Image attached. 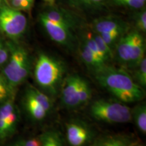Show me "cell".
Returning a JSON list of instances; mask_svg holds the SVG:
<instances>
[{
  "instance_id": "1",
  "label": "cell",
  "mask_w": 146,
  "mask_h": 146,
  "mask_svg": "<svg viewBox=\"0 0 146 146\" xmlns=\"http://www.w3.org/2000/svg\"><path fill=\"white\" fill-rule=\"evenodd\" d=\"M95 75L100 85L120 102H139L145 96L143 89L123 69L106 66L95 73Z\"/></svg>"
},
{
  "instance_id": "2",
  "label": "cell",
  "mask_w": 146,
  "mask_h": 146,
  "mask_svg": "<svg viewBox=\"0 0 146 146\" xmlns=\"http://www.w3.org/2000/svg\"><path fill=\"white\" fill-rule=\"evenodd\" d=\"M33 72L36 84L43 91L52 96L59 92L66 72V66L61 60L45 53H40Z\"/></svg>"
},
{
  "instance_id": "3",
  "label": "cell",
  "mask_w": 146,
  "mask_h": 146,
  "mask_svg": "<svg viewBox=\"0 0 146 146\" xmlns=\"http://www.w3.org/2000/svg\"><path fill=\"white\" fill-rule=\"evenodd\" d=\"M10 56L3 70L2 76L11 91L26 81L31 69V58L25 47L14 42H7Z\"/></svg>"
},
{
  "instance_id": "4",
  "label": "cell",
  "mask_w": 146,
  "mask_h": 146,
  "mask_svg": "<svg viewBox=\"0 0 146 146\" xmlns=\"http://www.w3.org/2000/svg\"><path fill=\"white\" fill-rule=\"evenodd\" d=\"M91 116L107 123H126L131 121V109L122 102L98 100L90 107Z\"/></svg>"
},
{
  "instance_id": "5",
  "label": "cell",
  "mask_w": 146,
  "mask_h": 146,
  "mask_svg": "<svg viewBox=\"0 0 146 146\" xmlns=\"http://www.w3.org/2000/svg\"><path fill=\"white\" fill-rule=\"evenodd\" d=\"M27 19L22 11L4 3L0 6V32L12 40L21 38L26 32Z\"/></svg>"
},
{
  "instance_id": "6",
  "label": "cell",
  "mask_w": 146,
  "mask_h": 146,
  "mask_svg": "<svg viewBox=\"0 0 146 146\" xmlns=\"http://www.w3.org/2000/svg\"><path fill=\"white\" fill-rule=\"evenodd\" d=\"M94 136L93 129L81 120H73L66 125V139L69 146H89Z\"/></svg>"
},
{
  "instance_id": "7",
  "label": "cell",
  "mask_w": 146,
  "mask_h": 146,
  "mask_svg": "<svg viewBox=\"0 0 146 146\" xmlns=\"http://www.w3.org/2000/svg\"><path fill=\"white\" fill-rule=\"evenodd\" d=\"M39 23L49 37L53 41L66 48L74 47L75 39L72 31L59 23H56L40 14Z\"/></svg>"
},
{
  "instance_id": "8",
  "label": "cell",
  "mask_w": 146,
  "mask_h": 146,
  "mask_svg": "<svg viewBox=\"0 0 146 146\" xmlns=\"http://www.w3.org/2000/svg\"><path fill=\"white\" fill-rule=\"evenodd\" d=\"M81 76L78 74H69L64 78L60 86V99L65 107L68 108L79 107L78 98V83Z\"/></svg>"
},
{
  "instance_id": "9",
  "label": "cell",
  "mask_w": 146,
  "mask_h": 146,
  "mask_svg": "<svg viewBox=\"0 0 146 146\" xmlns=\"http://www.w3.org/2000/svg\"><path fill=\"white\" fill-rule=\"evenodd\" d=\"M41 14L51 21L67 27L73 32L80 26V21L77 16L66 9L55 5H49Z\"/></svg>"
},
{
  "instance_id": "10",
  "label": "cell",
  "mask_w": 146,
  "mask_h": 146,
  "mask_svg": "<svg viewBox=\"0 0 146 146\" xmlns=\"http://www.w3.org/2000/svg\"><path fill=\"white\" fill-rule=\"evenodd\" d=\"M130 35V50L129 62L128 67L135 68L145 58V41L141 33L137 30L129 32Z\"/></svg>"
},
{
  "instance_id": "11",
  "label": "cell",
  "mask_w": 146,
  "mask_h": 146,
  "mask_svg": "<svg viewBox=\"0 0 146 146\" xmlns=\"http://www.w3.org/2000/svg\"><path fill=\"white\" fill-rule=\"evenodd\" d=\"M128 25L125 21L114 16L98 18L91 23L92 31L97 34L104 33L117 29L128 30Z\"/></svg>"
},
{
  "instance_id": "12",
  "label": "cell",
  "mask_w": 146,
  "mask_h": 146,
  "mask_svg": "<svg viewBox=\"0 0 146 146\" xmlns=\"http://www.w3.org/2000/svg\"><path fill=\"white\" fill-rule=\"evenodd\" d=\"M24 105L29 116L34 121H43L50 114L27 89L24 98Z\"/></svg>"
},
{
  "instance_id": "13",
  "label": "cell",
  "mask_w": 146,
  "mask_h": 146,
  "mask_svg": "<svg viewBox=\"0 0 146 146\" xmlns=\"http://www.w3.org/2000/svg\"><path fill=\"white\" fill-rule=\"evenodd\" d=\"M80 55L81 58L89 70L94 71L96 73L102 68H104L106 64L96 57L94 53L90 50L86 43L83 41L80 47Z\"/></svg>"
},
{
  "instance_id": "14",
  "label": "cell",
  "mask_w": 146,
  "mask_h": 146,
  "mask_svg": "<svg viewBox=\"0 0 146 146\" xmlns=\"http://www.w3.org/2000/svg\"><path fill=\"white\" fill-rule=\"evenodd\" d=\"M114 50H116V55L118 61L122 65L128 67L129 62V50H130L129 32H127L120 38L115 45Z\"/></svg>"
},
{
  "instance_id": "15",
  "label": "cell",
  "mask_w": 146,
  "mask_h": 146,
  "mask_svg": "<svg viewBox=\"0 0 146 146\" xmlns=\"http://www.w3.org/2000/svg\"><path fill=\"white\" fill-rule=\"evenodd\" d=\"M131 118L134 120L136 127L140 132L146 133V105L141 103L131 109Z\"/></svg>"
},
{
  "instance_id": "16",
  "label": "cell",
  "mask_w": 146,
  "mask_h": 146,
  "mask_svg": "<svg viewBox=\"0 0 146 146\" xmlns=\"http://www.w3.org/2000/svg\"><path fill=\"white\" fill-rule=\"evenodd\" d=\"M72 7L83 10H97L106 5L108 0H67Z\"/></svg>"
},
{
  "instance_id": "17",
  "label": "cell",
  "mask_w": 146,
  "mask_h": 146,
  "mask_svg": "<svg viewBox=\"0 0 146 146\" xmlns=\"http://www.w3.org/2000/svg\"><path fill=\"white\" fill-rule=\"evenodd\" d=\"M41 146H66L60 133L56 130H49L41 135Z\"/></svg>"
},
{
  "instance_id": "18",
  "label": "cell",
  "mask_w": 146,
  "mask_h": 146,
  "mask_svg": "<svg viewBox=\"0 0 146 146\" xmlns=\"http://www.w3.org/2000/svg\"><path fill=\"white\" fill-rule=\"evenodd\" d=\"M129 141L125 137L109 135L98 139L89 146H125Z\"/></svg>"
},
{
  "instance_id": "19",
  "label": "cell",
  "mask_w": 146,
  "mask_h": 146,
  "mask_svg": "<svg viewBox=\"0 0 146 146\" xmlns=\"http://www.w3.org/2000/svg\"><path fill=\"white\" fill-rule=\"evenodd\" d=\"M92 92L88 82L82 77L80 78L78 88V98L79 106L87 104L91 99Z\"/></svg>"
},
{
  "instance_id": "20",
  "label": "cell",
  "mask_w": 146,
  "mask_h": 146,
  "mask_svg": "<svg viewBox=\"0 0 146 146\" xmlns=\"http://www.w3.org/2000/svg\"><path fill=\"white\" fill-rule=\"evenodd\" d=\"M92 34L93 37H94L95 41H96L97 46H98L100 53H101L102 58H103L105 62L107 64V62H108L114 58V52L105 43V41L102 39L101 36L99 34H97L93 31Z\"/></svg>"
},
{
  "instance_id": "21",
  "label": "cell",
  "mask_w": 146,
  "mask_h": 146,
  "mask_svg": "<svg viewBox=\"0 0 146 146\" xmlns=\"http://www.w3.org/2000/svg\"><path fill=\"white\" fill-rule=\"evenodd\" d=\"M127 31L128 30H125V29H117V30L112 31L99 35L101 36L102 39L105 41V43L108 45L110 48L114 52L116 43L120 38L127 32Z\"/></svg>"
},
{
  "instance_id": "22",
  "label": "cell",
  "mask_w": 146,
  "mask_h": 146,
  "mask_svg": "<svg viewBox=\"0 0 146 146\" xmlns=\"http://www.w3.org/2000/svg\"><path fill=\"white\" fill-rule=\"evenodd\" d=\"M134 81L143 89L146 87V59L145 57L141 60L135 71Z\"/></svg>"
},
{
  "instance_id": "23",
  "label": "cell",
  "mask_w": 146,
  "mask_h": 146,
  "mask_svg": "<svg viewBox=\"0 0 146 146\" xmlns=\"http://www.w3.org/2000/svg\"><path fill=\"white\" fill-rule=\"evenodd\" d=\"M116 6L124 7L132 10H141L145 8L146 0H111Z\"/></svg>"
},
{
  "instance_id": "24",
  "label": "cell",
  "mask_w": 146,
  "mask_h": 146,
  "mask_svg": "<svg viewBox=\"0 0 146 146\" xmlns=\"http://www.w3.org/2000/svg\"><path fill=\"white\" fill-rule=\"evenodd\" d=\"M35 0H5V3L11 8L20 11H30Z\"/></svg>"
},
{
  "instance_id": "25",
  "label": "cell",
  "mask_w": 146,
  "mask_h": 146,
  "mask_svg": "<svg viewBox=\"0 0 146 146\" xmlns=\"http://www.w3.org/2000/svg\"><path fill=\"white\" fill-rule=\"evenodd\" d=\"M134 16V23L136 30L141 33L146 32V11L145 9H141Z\"/></svg>"
},
{
  "instance_id": "26",
  "label": "cell",
  "mask_w": 146,
  "mask_h": 146,
  "mask_svg": "<svg viewBox=\"0 0 146 146\" xmlns=\"http://www.w3.org/2000/svg\"><path fill=\"white\" fill-rule=\"evenodd\" d=\"M41 135L21 139L10 143L8 146H41Z\"/></svg>"
},
{
  "instance_id": "27",
  "label": "cell",
  "mask_w": 146,
  "mask_h": 146,
  "mask_svg": "<svg viewBox=\"0 0 146 146\" xmlns=\"http://www.w3.org/2000/svg\"><path fill=\"white\" fill-rule=\"evenodd\" d=\"M13 94L2 75L0 74V102L3 103L9 98H11Z\"/></svg>"
},
{
  "instance_id": "28",
  "label": "cell",
  "mask_w": 146,
  "mask_h": 146,
  "mask_svg": "<svg viewBox=\"0 0 146 146\" xmlns=\"http://www.w3.org/2000/svg\"><path fill=\"white\" fill-rule=\"evenodd\" d=\"M9 56H10V51L8 45L6 43H3L0 41V66L5 65L8 62Z\"/></svg>"
},
{
  "instance_id": "29",
  "label": "cell",
  "mask_w": 146,
  "mask_h": 146,
  "mask_svg": "<svg viewBox=\"0 0 146 146\" xmlns=\"http://www.w3.org/2000/svg\"><path fill=\"white\" fill-rule=\"evenodd\" d=\"M125 146H143V145L138 143H135V142H133L132 143V142L129 141Z\"/></svg>"
},
{
  "instance_id": "30",
  "label": "cell",
  "mask_w": 146,
  "mask_h": 146,
  "mask_svg": "<svg viewBox=\"0 0 146 146\" xmlns=\"http://www.w3.org/2000/svg\"><path fill=\"white\" fill-rule=\"evenodd\" d=\"M43 1L49 5H54L56 2V0H43Z\"/></svg>"
},
{
  "instance_id": "31",
  "label": "cell",
  "mask_w": 146,
  "mask_h": 146,
  "mask_svg": "<svg viewBox=\"0 0 146 146\" xmlns=\"http://www.w3.org/2000/svg\"><path fill=\"white\" fill-rule=\"evenodd\" d=\"M5 3V0H0V6H1L3 4H4Z\"/></svg>"
},
{
  "instance_id": "32",
  "label": "cell",
  "mask_w": 146,
  "mask_h": 146,
  "mask_svg": "<svg viewBox=\"0 0 146 146\" xmlns=\"http://www.w3.org/2000/svg\"></svg>"
}]
</instances>
